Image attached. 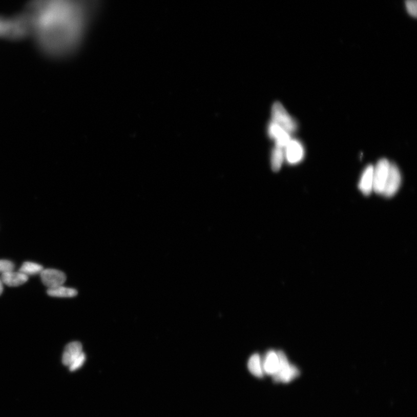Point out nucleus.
<instances>
[{
    "label": "nucleus",
    "mask_w": 417,
    "mask_h": 417,
    "mask_svg": "<svg viewBox=\"0 0 417 417\" xmlns=\"http://www.w3.org/2000/svg\"><path fill=\"white\" fill-rule=\"evenodd\" d=\"M405 6L408 14L412 17H416L417 15L416 0H405Z\"/></svg>",
    "instance_id": "19"
},
{
    "label": "nucleus",
    "mask_w": 417,
    "mask_h": 417,
    "mask_svg": "<svg viewBox=\"0 0 417 417\" xmlns=\"http://www.w3.org/2000/svg\"><path fill=\"white\" fill-rule=\"evenodd\" d=\"M103 0H33L27 13L39 46L55 55L77 48L99 14Z\"/></svg>",
    "instance_id": "1"
},
{
    "label": "nucleus",
    "mask_w": 417,
    "mask_h": 417,
    "mask_svg": "<svg viewBox=\"0 0 417 417\" xmlns=\"http://www.w3.org/2000/svg\"><path fill=\"white\" fill-rule=\"evenodd\" d=\"M32 30V23L27 14L17 15L13 18L0 17V38H23Z\"/></svg>",
    "instance_id": "2"
},
{
    "label": "nucleus",
    "mask_w": 417,
    "mask_h": 417,
    "mask_svg": "<svg viewBox=\"0 0 417 417\" xmlns=\"http://www.w3.org/2000/svg\"><path fill=\"white\" fill-rule=\"evenodd\" d=\"M373 165H368L362 172L358 187L363 195H369L373 192Z\"/></svg>",
    "instance_id": "10"
},
{
    "label": "nucleus",
    "mask_w": 417,
    "mask_h": 417,
    "mask_svg": "<svg viewBox=\"0 0 417 417\" xmlns=\"http://www.w3.org/2000/svg\"><path fill=\"white\" fill-rule=\"evenodd\" d=\"M263 365L265 374L273 377L276 375L280 367V361L278 352L274 350H269L265 355Z\"/></svg>",
    "instance_id": "11"
},
{
    "label": "nucleus",
    "mask_w": 417,
    "mask_h": 417,
    "mask_svg": "<svg viewBox=\"0 0 417 417\" xmlns=\"http://www.w3.org/2000/svg\"><path fill=\"white\" fill-rule=\"evenodd\" d=\"M3 285H4V284H3V281L2 280V278H0V296L2 295V294H3V289H4Z\"/></svg>",
    "instance_id": "21"
},
{
    "label": "nucleus",
    "mask_w": 417,
    "mask_h": 417,
    "mask_svg": "<svg viewBox=\"0 0 417 417\" xmlns=\"http://www.w3.org/2000/svg\"><path fill=\"white\" fill-rule=\"evenodd\" d=\"M390 163L387 159L383 158L377 162L373 169V192L383 195L386 182L389 174Z\"/></svg>",
    "instance_id": "5"
},
{
    "label": "nucleus",
    "mask_w": 417,
    "mask_h": 417,
    "mask_svg": "<svg viewBox=\"0 0 417 417\" xmlns=\"http://www.w3.org/2000/svg\"><path fill=\"white\" fill-rule=\"evenodd\" d=\"M47 293L49 296L61 298H69L76 296L78 294L76 290L73 288L65 287L64 285L48 289Z\"/></svg>",
    "instance_id": "15"
},
{
    "label": "nucleus",
    "mask_w": 417,
    "mask_h": 417,
    "mask_svg": "<svg viewBox=\"0 0 417 417\" xmlns=\"http://www.w3.org/2000/svg\"><path fill=\"white\" fill-rule=\"evenodd\" d=\"M402 183V175L400 170L395 164L391 163L388 179L385 185L383 195L385 197L394 196L400 188Z\"/></svg>",
    "instance_id": "6"
},
{
    "label": "nucleus",
    "mask_w": 417,
    "mask_h": 417,
    "mask_svg": "<svg viewBox=\"0 0 417 417\" xmlns=\"http://www.w3.org/2000/svg\"><path fill=\"white\" fill-rule=\"evenodd\" d=\"M15 265L11 261L0 260V274H3L14 270Z\"/></svg>",
    "instance_id": "20"
},
{
    "label": "nucleus",
    "mask_w": 417,
    "mask_h": 417,
    "mask_svg": "<svg viewBox=\"0 0 417 417\" xmlns=\"http://www.w3.org/2000/svg\"><path fill=\"white\" fill-rule=\"evenodd\" d=\"M247 367L251 373L258 378H263L265 374L263 360L259 353H255L251 357Z\"/></svg>",
    "instance_id": "14"
},
{
    "label": "nucleus",
    "mask_w": 417,
    "mask_h": 417,
    "mask_svg": "<svg viewBox=\"0 0 417 417\" xmlns=\"http://www.w3.org/2000/svg\"><path fill=\"white\" fill-rule=\"evenodd\" d=\"M1 278L4 285L10 287H17L27 282L29 277L20 272H15L14 270L2 274Z\"/></svg>",
    "instance_id": "13"
},
{
    "label": "nucleus",
    "mask_w": 417,
    "mask_h": 417,
    "mask_svg": "<svg viewBox=\"0 0 417 417\" xmlns=\"http://www.w3.org/2000/svg\"><path fill=\"white\" fill-rule=\"evenodd\" d=\"M305 154L304 145L299 140L291 139L285 148V158L290 165H296L302 161Z\"/></svg>",
    "instance_id": "7"
},
{
    "label": "nucleus",
    "mask_w": 417,
    "mask_h": 417,
    "mask_svg": "<svg viewBox=\"0 0 417 417\" xmlns=\"http://www.w3.org/2000/svg\"><path fill=\"white\" fill-rule=\"evenodd\" d=\"M43 269V266L40 264L33 262H25L22 264L19 272L29 277L38 274H40Z\"/></svg>",
    "instance_id": "17"
},
{
    "label": "nucleus",
    "mask_w": 417,
    "mask_h": 417,
    "mask_svg": "<svg viewBox=\"0 0 417 417\" xmlns=\"http://www.w3.org/2000/svg\"><path fill=\"white\" fill-rule=\"evenodd\" d=\"M285 159V149L277 147L274 148L272 156V166L274 172H278L282 167Z\"/></svg>",
    "instance_id": "16"
},
{
    "label": "nucleus",
    "mask_w": 417,
    "mask_h": 417,
    "mask_svg": "<svg viewBox=\"0 0 417 417\" xmlns=\"http://www.w3.org/2000/svg\"><path fill=\"white\" fill-rule=\"evenodd\" d=\"M268 132L270 138L276 141V146L284 149L292 139L289 133L272 121L269 124Z\"/></svg>",
    "instance_id": "9"
},
{
    "label": "nucleus",
    "mask_w": 417,
    "mask_h": 417,
    "mask_svg": "<svg viewBox=\"0 0 417 417\" xmlns=\"http://www.w3.org/2000/svg\"><path fill=\"white\" fill-rule=\"evenodd\" d=\"M40 276L43 283L48 289L64 285L66 281L65 274L55 269H44Z\"/></svg>",
    "instance_id": "8"
},
{
    "label": "nucleus",
    "mask_w": 417,
    "mask_h": 417,
    "mask_svg": "<svg viewBox=\"0 0 417 417\" xmlns=\"http://www.w3.org/2000/svg\"><path fill=\"white\" fill-rule=\"evenodd\" d=\"M86 361V356L84 352L69 366L71 371H76L84 365Z\"/></svg>",
    "instance_id": "18"
},
{
    "label": "nucleus",
    "mask_w": 417,
    "mask_h": 417,
    "mask_svg": "<svg viewBox=\"0 0 417 417\" xmlns=\"http://www.w3.org/2000/svg\"><path fill=\"white\" fill-rule=\"evenodd\" d=\"M272 121L282 127L292 135L298 128L295 119L288 113L280 102H276L272 108Z\"/></svg>",
    "instance_id": "3"
},
{
    "label": "nucleus",
    "mask_w": 417,
    "mask_h": 417,
    "mask_svg": "<svg viewBox=\"0 0 417 417\" xmlns=\"http://www.w3.org/2000/svg\"><path fill=\"white\" fill-rule=\"evenodd\" d=\"M278 353L280 367L277 374L273 377V379L276 383H289L300 375V370L288 361L285 353L279 350Z\"/></svg>",
    "instance_id": "4"
},
{
    "label": "nucleus",
    "mask_w": 417,
    "mask_h": 417,
    "mask_svg": "<svg viewBox=\"0 0 417 417\" xmlns=\"http://www.w3.org/2000/svg\"><path fill=\"white\" fill-rule=\"evenodd\" d=\"M82 352V345L81 343L78 341L70 343L65 349L62 357V363L65 366H69Z\"/></svg>",
    "instance_id": "12"
}]
</instances>
